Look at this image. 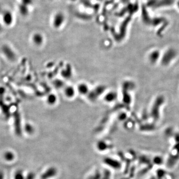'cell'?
<instances>
[{
    "label": "cell",
    "mask_w": 179,
    "mask_h": 179,
    "mask_svg": "<svg viewBox=\"0 0 179 179\" xmlns=\"http://www.w3.org/2000/svg\"><path fill=\"white\" fill-rule=\"evenodd\" d=\"M176 56V53L175 51L172 50H170L168 51L165 52V53L161 58L162 65H168L171 62H172V61H173Z\"/></svg>",
    "instance_id": "cell-1"
},
{
    "label": "cell",
    "mask_w": 179,
    "mask_h": 179,
    "mask_svg": "<svg viewBox=\"0 0 179 179\" xmlns=\"http://www.w3.org/2000/svg\"><path fill=\"white\" fill-rule=\"evenodd\" d=\"M62 90L65 97L68 99L73 98L77 93L76 88L70 85H66Z\"/></svg>",
    "instance_id": "cell-2"
},
{
    "label": "cell",
    "mask_w": 179,
    "mask_h": 179,
    "mask_svg": "<svg viewBox=\"0 0 179 179\" xmlns=\"http://www.w3.org/2000/svg\"><path fill=\"white\" fill-rule=\"evenodd\" d=\"M76 88L77 90V92L82 96L89 95L91 91L88 84L85 82L79 83Z\"/></svg>",
    "instance_id": "cell-3"
},
{
    "label": "cell",
    "mask_w": 179,
    "mask_h": 179,
    "mask_svg": "<svg viewBox=\"0 0 179 179\" xmlns=\"http://www.w3.org/2000/svg\"><path fill=\"white\" fill-rule=\"evenodd\" d=\"M57 170L54 167L48 168L41 175V179H49L55 177L57 174Z\"/></svg>",
    "instance_id": "cell-4"
},
{
    "label": "cell",
    "mask_w": 179,
    "mask_h": 179,
    "mask_svg": "<svg viewBox=\"0 0 179 179\" xmlns=\"http://www.w3.org/2000/svg\"><path fill=\"white\" fill-rule=\"evenodd\" d=\"M104 162L105 164L108 165V166L114 169H119L121 168V162H119L118 160L114 158H109V157H106L104 159Z\"/></svg>",
    "instance_id": "cell-5"
},
{
    "label": "cell",
    "mask_w": 179,
    "mask_h": 179,
    "mask_svg": "<svg viewBox=\"0 0 179 179\" xmlns=\"http://www.w3.org/2000/svg\"><path fill=\"white\" fill-rule=\"evenodd\" d=\"M2 50L4 54L8 59L11 61H13L16 59V54L10 46H4L2 47Z\"/></svg>",
    "instance_id": "cell-6"
},
{
    "label": "cell",
    "mask_w": 179,
    "mask_h": 179,
    "mask_svg": "<svg viewBox=\"0 0 179 179\" xmlns=\"http://www.w3.org/2000/svg\"><path fill=\"white\" fill-rule=\"evenodd\" d=\"M14 130L16 134L20 137L22 133L21 126V120L19 114H16L14 115Z\"/></svg>",
    "instance_id": "cell-7"
},
{
    "label": "cell",
    "mask_w": 179,
    "mask_h": 179,
    "mask_svg": "<svg viewBox=\"0 0 179 179\" xmlns=\"http://www.w3.org/2000/svg\"><path fill=\"white\" fill-rule=\"evenodd\" d=\"M13 16L11 11H6L3 14V20L5 24L10 26L13 22Z\"/></svg>",
    "instance_id": "cell-8"
},
{
    "label": "cell",
    "mask_w": 179,
    "mask_h": 179,
    "mask_svg": "<svg viewBox=\"0 0 179 179\" xmlns=\"http://www.w3.org/2000/svg\"><path fill=\"white\" fill-rule=\"evenodd\" d=\"M32 39L33 43L36 46H41L44 42V37L42 34L39 33L33 34Z\"/></svg>",
    "instance_id": "cell-9"
},
{
    "label": "cell",
    "mask_w": 179,
    "mask_h": 179,
    "mask_svg": "<svg viewBox=\"0 0 179 179\" xmlns=\"http://www.w3.org/2000/svg\"><path fill=\"white\" fill-rule=\"evenodd\" d=\"M117 95L115 91H109L105 96V100L108 102H112L117 99Z\"/></svg>",
    "instance_id": "cell-10"
},
{
    "label": "cell",
    "mask_w": 179,
    "mask_h": 179,
    "mask_svg": "<svg viewBox=\"0 0 179 179\" xmlns=\"http://www.w3.org/2000/svg\"><path fill=\"white\" fill-rule=\"evenodd\" d=\"M160 53L159 51H152L149 55V61L152 63H156L157 61H159L160 59Z\"/></svg>",
    "instance_id": "cell-11"
},
{
    "label": "cell",
    "mask_w": 179,
    "mask_h": 179,
    "mask_svg": "<svg viewBox=\"0 0 179 179\" xmlns=\"http://www.w3.org/2000/svg\"><path fill=\"white\" fill-rule=\"evenodd\" d=\"M58 99H57V95L53 93H51L47 96L46 98V102L47 104L50 105H54L57 103Z\"/></svg>",
    "instance_id": "cell-12"
},
{
    "label": "cell",
    "mask_w": 179,
    "mask_h": 179,
    "mask_svg": "<svg viewBox=\"0 0 179 179\" xmlns=\"http://www.w3.org/2000/svg\"><path fill=\"white\" fill-rule=\"evenodd\" d=\"M63 22V16L61 14H57L55 16L53 21V24L55 27H58L61 26Z\"/></svg>",
    "instance_id": "cell-13"
},
{
    "label": "cell",
    "mask_w": 179,
    "mask_h": 179,
    "mask_svg": "<svg viewBox=\"0 0 179 179\" xmlns=\"http://www.w3.org/2000/svg\"><path fill=\"white\" fill-rule=\"evenodd\" d=\"M19 10L21 15L27 16L29 13V6L20 3L19 4Z\"/></svg>",
    "instance_id": "cell-14"
},
{
    "label": "cell",
    "mask_w": 179,
    "mask_h": 179,
    "mask_svg": "<svg viewBox=\"0 0 179 179\" xmlns=\"http://www.w3.org/2000/svg\"><path fill=\"white\" fill-rule=\"evenodd\" d=\"M4 158L7 161L11 162V161L14 160V158H15V155L13 152L10 151H8L5 153Z\"/></svg>",
    "instance_id": "cell-15"
},
{
    "label": "cell",
    "mask_w": 179,
    "mask_h": 179,
    "mask_svg": "<svg viewBox=\"0 0 179 179\" xmlns=\"http://www.w3.org/2000/svg\"><path fill=\"white\" fill-rule=\"evenodd\" d=\"M97 148L99 150L102 151L108 148V145L104 141H100L97 144Z\"/></svg>",
    "instance_id": "cell-16"
},
{
    "label": "cell",
    "mask_w": 179,
    "mask_h": 179,
    "mask_svg": "<svg viewBox=\"0 0 179 179\" xmlns=\"http://www.w3.org/2000/svg\"><path fill=\"white\" fill-rule=\"evenodd\" d=\"M24 130L29 134H32L34 132V128L33 125L30 124H26L24 127Z\"/></svg>",
    "instance_id": "cell-17"
},
{
    "label": "cell",
    "mask_w": 179,
    "mask_h": 179,
    "mask_svg": "<svg viewBox=\"0 0 179 179\" xmlns=\"http://www.w3.org/2000/svg\"><path fill=\"white\" fill-rule=\"evenodd\" d=\"M24 174L23 171L21 170H17L14 173V179H25Z\"/></svg>",
    "instance_id": "cell-18"
},
{
    "label": "cell",
    "mask_w": 179,
    "mask_h": 179,
    "mask_svg": "<svg viewBox=\"0 0 179 179\" xmlns=\"http://www.w3.org/2000/svg\"><path fill=\"white\" fill-rule=\"evenodd\" d=\"M102 175L99 171H96L93 175L90 177L88 179H101Z\"/></svg>",
    "instance_id": "cell-19"
},
{
    "label": "cell",
    "mask_w": 179,
    "mask_h": 179,
    "mask_svg": "<svg viewBox=\"0 0 179 179\" xmlns=\"http://www.w3.org/2000/svg\"><path fill=\"white\" fill-rule=\"evenodd\" d=\"M154 162V163L158 164V165H161L163 162V159L160 156H156L153 159Z\"/></svg>",
    "instance_id": "cell-20"
},
{
    "label": "cell",
    "mask_w": 179,
    "mask_h": 179,
    "mask_svg": "<svg viewBox=\"0 0 179 179\" xmlns=\"http://www.w3.org/2000/svg\"><path fill=\"white\" fill-rule=\"evenodd\" d=\"M36 177V175L33 172H30L27 174V176L26 177L25 179H34Z\"/></svg>",
    "instance_id": "cell-21"
},
{
    "label": "cell",
    "mask_w": 179,
    "mask_h": 179,
    "mask_svg": "<svg viewBox=\"0 0 179 179\" xmlns=\"http://www.w3.org/2000/svg\"><path fill=\"white\" fill-rule=\"evenodd\" d=\"M111 177V173L109 171L106 170L104 174V177H102V179H110Z\"/></svg>",
    "instance_id": "cell-22"
},
{
    "label": "cell",
    "mask_w": 179,
    "mask_h": 179,
    "mask_svg": "<svg viewBox=\"0 0 179 179\" xmlns=\"http://www.w3.org/2000/svg\"><path fill=\"white\" fill-rule=\"evenodd\" d=\"M21 4L26 5L27 6H29L33 3V0H20Z\"/></svg>",
    "instance_id": "cell-23"
},
{
    "label": "cell",
    "mask_w": 179,
    "mask_h": 179,
    "mask_svg": "<svg viewBox=\"0 0 179 179\" xmlns=\"http://www.w3.org/2000/svg\"><path fill=\"white\" fill-rule=\"evenodd\" d=\"M0 179H4V175L2 172H0Z\"/></svg>",
    "instance_id": "cell-24"
},
{
    "label": "cell",
    "mask_w": 179,
    "mask_h": 179,
    "mask_svg": "<svg viewBox=\"0 0 179 179\" xmlns=\"http://www.w3.org/2000/svg\"><path fill=\"white\" fill-rule=\"evenodd\" d=\"M2 30V26L1 24H0V31H1Z\"/></svg>",
    "instance_id": "cell-25"
},
{
    "label": "cell",
    "mask_w": 179,
    "mask_h": 179,
    "mask_svg": "<svg viewBox=\"0 0 179 179\" xmlns=\"http://www.w3.org/2000/svg\"><path fill=\"white\" fill-rule=\"evenodd\" d=\"M1 8H0V13H1Z\"/></svg>",
    "instance_id": "cell-26"
}]
</instances>
